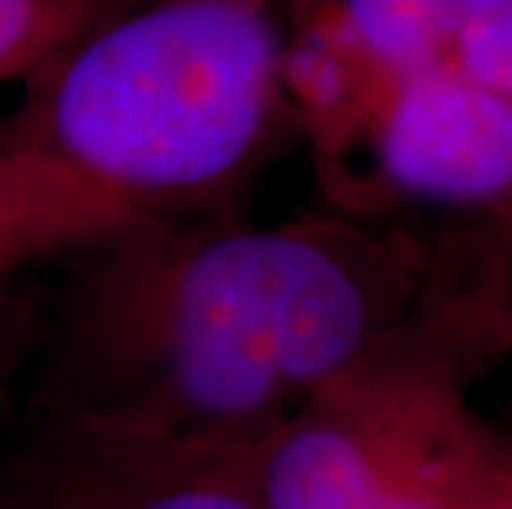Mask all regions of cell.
<instances>
[{
  "mask_svg": "<svg viewBox=\"0 0 512 509\" xmlns=\"http://www.w3.org/2000/svg\"><path fill=\"white\" fill-rule=\"evenodd\" d=\"M86 252L47 348L50 420L265 437L427 331L410 248L344 222H139Z\"/></svg>",
  "mask_w": 512,
  "mask_h": 509,
  "instance_id": "6da1fadb",
  "label": "cell"
},
{
  "mask_svg": "<svg viewBox=\"0 0 512 509\" xmlns=\"http://www.w3.org/2000/svg\"><path fill=\"white\" fill-rule=\"evenodd\" d=\"M331 10L377 70L400 83L443 63L453 0H314Z\"/></svg>",
  "mask_w": 512,
  "mask_h": 509,
  "instance_id": "9c48e42d",
  "label": "cell"
},
{
  "mask_svg": "<svg viewBox=\"0 0 512 509\" xmlns=\"http://www.w3.org/2000/svg\"><path fill=\"white\" fill-rule=\"evenodd\" d=\"M446 47L466 80L512 100V0H453Z\"/></svg>",
  "mask_w": 512,
  "mask_h": 509,
  "instance_id": "8fae6325",
  "label": "cell"
},
{
  "mask_svg": "<svg viewBox=\"0 0 512 509\" xmlns=\"http://www.w3.org/2000/svg\"><path fill=\"white\" fill-rule=\"evenodd\" d=\"M367 139L397 196L483 205L512 192V100L443 63L394 83Z\"/></svg>",
  "mask_w": 512,
  "mask_h": 509,
  "instance_id": "277c9868",
  "label": "cell"
},
{
  "mask_svg": "<svg viewBox=\"0 0 512 509\" xmlns=\"http://www.w3.org/2000/svg\"><path fill=\"white\" fill-rule=\"evenodd\" d=\"M133 225V215L60 169L0 146V272L43 255L83 252Z\"/></svg>",
  "mask_w": 512,
  "mask_h": 509,
  "instance_id": "ba28073f",
  "label": "cell"
},
{
  "mask_svg": "<svg viewBox=\"0 0 512 509\" xmlns=\"http://www.w3.org/2000/svg\"><path fill=\"white\" fill-rule=\"evenodd\" d=\"M460 367L430 338L387 371L380 397L377 509H479L509 453L486 437L460 397Z\"/></svg>",
  "mask_w": 512,
  "mask_h": 509,
  "instance_id": "5b68a950",
  "label": "cell"
},
{
  "mask_svg": "<svg viewBox=\"0 0 512 509\" xmlns=\"http://www.w3.org/2000/svg\"><path fill=\"white\" fill-rule=\"evenodd\" d=\"M410 344L311 394L261 437V509H377L380 397Z\"/></svg>",
  "mask_w": 512,
  "mask_h": 509,
  "instance_id": "8992f818",
  "label": "cell"
},
{
  "mask_svg": "<svg viewBox=\"0 0 512 509\" xmlns=\"http://www.w3.org/2000/svg\"><path fill=\"white\" fill-rule=\"evenodd\" d=\"M394 80L370 63L331 10L311 4L291 43H281V100H291L321 143L370 136Z\"/></svg>",
  "mask_w": 512,
  "mask_h": 509,
  "instance_id": "52a82bcc",
  "label": "cell"
},
{
  "mask_svg": "<svg viewBox=\"0 0 512 509\" xmlns=\"http://www.w3.org/2000/svg\"><path fill=\"white\" fill-rule=\"evenodd\" d=\"M479 509H512V457H506L503 470L496 473V480L489 486L486 500Z\"/></svg>",
  "mask_w": 512,
  "mask_h": 509,
  "instance_id": "4fadbf2b",
  "label": "cell"
},
{
  "mask_svg": "<svg viewBox=\"0 0 512 509\" xmlns=\"http://www.w3.org/2000/svg\"><path fill=\"white\" fill-rule=\"evenodd\" d=\"M271 0H129L40 63L0 146L136 222L215 219L281 106Z\"/></svg>",
  "mask_w": 512,
  "mask_h": 509,
  "instance_id": "7a4b0ae2",
  "label": "cell"
},
{
  "mask_svg": "<svg viewBox=\"0 0 512 509\" xmlns=\"http://www.w3.org/2000/svg\"><path fill=\"white\" fill-rule=\"evenodd\" d=\"M129 0H0V83L27 80L63 43Z\"/></svg>",
  "mask_w": 512,
  "mask_h": 509,
  "instance_id": "30bf717a",
  "label": "cell"
},
{
  "mask_svg": "<svg viewBox=\"0 0 512 509\" xmlns=\"http://www.w3.org/2000/svg\"><path fill=\"white\" fill-rule=\"evenodd\" d=\"M261 437H133L50 420L0 509H261Z\"/></svg>",
  "mask_w": 512,
  "mask_h": 509,
  "instance_id": "3957f363",
  "label": "cell"
},
{
  "mask_svg": "<svg viewBox=\"0 0 512 509\" xmlns=\"http://www.w3.org/2000/svg\"><path fill=\"white\" fill-rule=\"evenodd\" d=\"M430 331L450 361L512 348V275L479 295L430 298Z\"/></svg>",
  "mask_w": 512,
  "mask_h": 509,
  "instance_id": "7c38bea8",
  "label": "cell"
}]
</instances>
